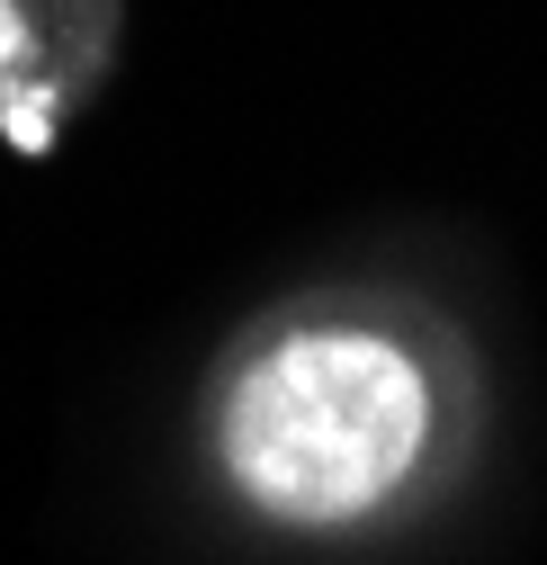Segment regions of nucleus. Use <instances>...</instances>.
Listing matches in <instances>:
<instances>
[{
	"label": "nucleus",
	"instance_id": "2",
	"mask_svg": "<svg viewBox=\"0 0 547 565\" xmlns=\"http://www.w3.org/2000/svg\"><path fill=\"white\" fill-rule=\"evenodd\" d=\"M126 0H0V145L45 162L108 90Z\"/></svg>",
	"mask_w": 547,
	"mask_h": 565
},
{
	"label": "nucleus",
	"instance_id": "1",
	"mask_svg": "<svg viewBox=\"0 0 547 565\" xmlns=\"http://www.w3.org/2000/svg\"><path fill=\"white\" fill-rule=\"evenodd\" d=\"M494 386L475 332L395 278H323L243 315L189 395L207 503L279 547L422 530L485 458Z\"/></svg>",
	"mask_w": 547,
	"mask_h": 565
}]
</instances>
